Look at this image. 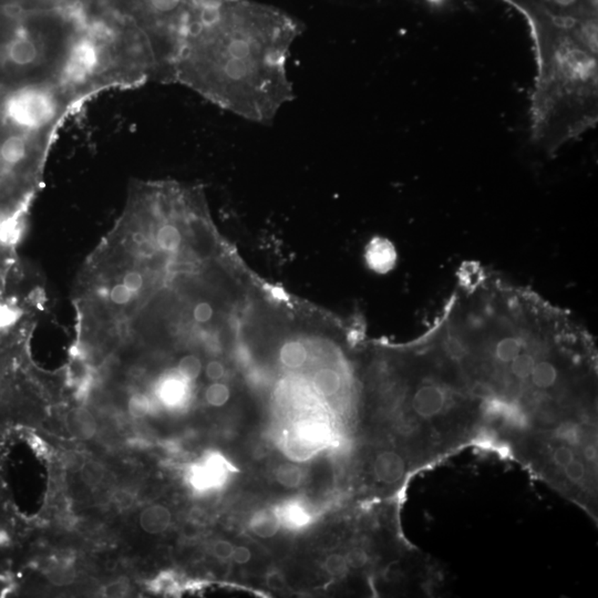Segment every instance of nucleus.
Instances as JSON below:
<instances>
[{"instance_id": "nucleus-1", "label": "nucleus", "mask_w": 598, "mask_h": 598, "mask_svg": "<svg viewBox=\"0 0 598 598\" xmlns=\"http://www.w3.org/2000/svg\"><path fill=\"white\" fill-rule=\"evenodd\" d=\"M300 26L250 0H203L171 68L178 83L255 123H271L293 100L287 71Z\"/></svg>"}, {"instance_id": "nucleus-2", "label": "nucleus", "mask_w": 598, "mask_h": 598, "mask_svg": "<svg viewBox=\"0 0 598 598\" xmlns=\"http://www.w3.org/2000/svg\"><path fill=\"white\" fill-rule=\"evenodd\" d=\"M409 460L396 450H382L374 456L372 473L382 484L395 487L403 482L409 472Z\"/></svg>"}, {"instance_id": "nucleus-3", "label": "nucleus", "mask_w": 598, "mask_h": 598, "mask_svg": "<svg viewBox=\"0 0 598 598\" xmlns=\"http://www.w3.org/2000/svg\"><path fill=\"white\" fill-rule=\"evenodd\" d=\"M68 431L75 438L89 440L98 430L96 419L85 408H75L70 411L66 420Z\"/></svg>"}, {"instance_id": "nucleus-4", "label": "nucleus", "mask_w": 598, "mask_h": 598, "mask_svg": "<svg viewBox=\"0 0 598 598\" xmlns=\"http://www.w3.org/2000/svg\"><path fill=\"white\" fill-rule=\"evenodd\" d=\"M172 521V514L168 508L153 506L145 508L140 515V525L149 534H160L166 531Z\"/></svg>"}, {"instance_id": "nucleus-5", "label": "nucleus", "mask_w": 598, "mask_h": 598, "mask_svg": "<svg viewBox=\"0 0 598 598\" xmlns=\"http://www.w3.org/2000/svg\"><path fill=\"white\" fill-rule=\"evenodd\" d=\"M38 5L59 9H83V11H101L116 9L121 0H32Z\"/></svg>"}, {"instance_id": "nucleus-6", "label": "nucleus", "mask_w": 598, "mask_h": 598, "mask_svg": "<svg viewBox=\"0 0 598 598\" xmlns=\"http://www.w3.org/2000/svg\"><path fill=\"white\" fill-rule=\"evenodd\" d=\"M367 258L372 269L378 271H389L396 262V253L387 240H377L369 248Z\"/></svg>"}, {"instance_id": "nucleus-7", "label": "nucleus", "mask_w": 598, "mask_h": 598, "mask_svg": "<svg viewBox=\"0 0 598 598\" xmlns=\"http://www.w3.org/2000/svg\"><path fill=\"white\" fill-rule=\"evenodd\" d=\"M250 529L256 537L271 539L275 537L281 529V518L273 511H261L250 520Z\"/></svg>"}, {"instance_id": "nucleus-8", "label": "nucleus", "mask_w": 598, "mask_h": 598, "mask_svg": "<svg viewBox=\"0 0 598 598\" xmlns=\"http://www.w3.org/2000/svg\"><path fill=\"white\" fill-rule=\"evenodd\" d=\"M312 384L316 391L319 392L320 395L330 397L336 395L341 389V378L334 369L324 368L314 374Z\"/></svg>"}, {"instance_id": "nucleus-9", "label": "nucleus", "mask_w": 598, "mask_h": 598, "mask_svg": "<svg viewBox=\"0 0 598 598\" xmlns=\"http://www.w3.org/2000/svg\"><path fill=\"white\" fill-rule=\"evenodd\" d=\"M307 357L308 353L306 348L299 341H289L285 343L279 353L281 364L291 369L300 368L306 362Z\"/></svg>"}, {"instance_id": "nucleus-10", "label": "nucleus", "mask_w": 598, "mask_h": 598, "mask_svg": "<svg viewBox=\"0 0 598 598\" xmlns=\"http://www.w3.org/2000/svg\"><path fill=\"white\" fill-rule=\"evenodd\" d=\"M275 477H276L277 482L287 489H295L299 487L304 479L302 469L292 463L281 464L277 469Z\"/></svg>"}, {"instance_id": "nucleus-11", "label": "nucleus", "mask_w": 598, "mask_h": 598, "mask_svg": "<svg viewBox=\"0 0 598 598\" xmlns=\"http://www.w3.org/2000/svg\"><path fill=\"white\" fill-rule=\"evenodd\" d=\"M157 242L162 250H176L182 242V235L176 225L165 224L157 232Z\"/></svg>"}, {"instance_id": "nucleus-12", "label": "nucleus", "mask_w": 598, "mask_h": 598, "mask_svg": "<svg viewBox=\"0 0 598 598\" xmlns=\"http://www.w3.org/2000/svg\"><path fill=\"white\" fill-rule=\"evenodd\" d=\"M222 475V469L217 462H211L205 467L201 468L196 473L195 483L199 487H207L219 483V477Z\"/></svg>"}, {"instance_id": "nucleus-13", "label": "nucleus", "mask_w": 598, "mask_h": 598, "mask_svg": "<svg viewBox=\"0 0 598 598\" xmlns=\"http://www.w3.org/2000/svg\"><path fill=\"white\" fill-rule=\"evenodd\" d=\"M79 472L83 482L89 487H97L104 477V468L96 461L85 462Z\"/></svg>"}, {"instance_id": "nucleus-14", "label": "nucleus", "mask_w": 598, "mask_h": 598, "mask_svg": "<svg viewBox=\"0 0 598 598\" xmlns=\"http://www.w3.org/2000/svg\"><path fill=\"white\" fill-rule=\"evenodd\" d=\"M231 392L226 384H211L205 392V399L209 405L213 407H222L230 400Z\"/></svg>"}, {"instance_id": "nucleus-15", "label": "nucleus", "mask_w": 598, "mask_h": 598, "mask_svg": "<svg viewBox=\"0 0 598 598\" xmlns=\"http://www.w3.org/2000/svg\"><path fill=\"white\" fill-rule=\"evenodd\" d=\"M75 573L73 566L68 564L54 565L48 573V578L52 584L63 586L73 583Z\"/></svg>"}, {"instance_id": "nucleus-16", "label": "nucleus", "mask_w": 598, "mask_h": 598, "mask_svg": "<svg viewBox=\"0 0 598 598\" xmlns=\"http://www.w3.org/2000/svg\"><path fill=\"white\" fill-rule=\"evenodd\" d=\"M178 372L186 379L194 380L200 376L202 372V362L194 355H188L181 359L178 366Z\"/></svg>"}, {"instance_id": "nucleus-17", "label": "nucleus", "mask_w": 598, "mask_h": 598, "mask_svg": "<svg viewBox=\"0 0 598 598\" xmlns=\"http://www.w3.org/2000/svg\"><path fill=\"white\" fill-rule=\"evenodd\" d=\"M325 568L334 578H343L349 570L345 556L341 554L329 555L325 562Z\"/></svg>"}, {"instance_id": "nucleus-18", "label": "nucleus", "mask_w": 598, "mask_h": 598, "mask_svg": "<svg viewBox=\"0 0 598 598\" xmlns=\"http://www.w3.org/2000/svg\"><path fill=\"white\" fill-rule=\"evenodd\" d=\"M346 562L349 568L361 570L366 568L370 561V555L362 547H353L345 555Z\"/></svg>"}, {"instance_id": "nucleus-19", "label": "nucleus", "mask_w": 598, "mask_h": 598, "mask_svg": "<svg viewBox=\"0 0 598 598\" xmlns=\"http://www.w3.org/2000/svg\"><path fill=\"white\" fill-rule=\"evenodd\" d=\"M299 434L306 441H319L325 436V429L318 423H305L300 427Z\"/></svg>"}, {"instance_id": "nucleus-20", "label": "nucleus", "mask_w": 598, "mask_h": 598, "mask_svg": "<svg viewBox=\"0 0 598 598\" xmlns=\"http://www.w3.org/2000/svg\"><path fill=\"white\" fill-rule=\"evenodd\" d=\"M85 458L78 451H66L62 456V463L66 469L71 472H79L85 464Z\"/></svg>"}, {"instance_id": "nucleus-21", "label": "nucleus", "mask_w": 598, "mask_h": 598, "mask_svg": "<svg viewBox=\"0 0 598 598\" xmlns=\"http://www.w3.org/2000/svg\"><path fill=\"white\" fill-rule=\"evenodd\" d=\"M234 545L228 541H217L212 547V552L219 560H230L234 552Z\"/></svg>"}, {"instance_id": "nucleus-22", "label": "nucleus", "mask_w": 598, "mask_h": 598, "mask_svg": "<svg viewBox=\"0 0 598 598\" xmlns=\"http://www.w3.org/2000/svg\"><path fill=\"white\" fill-rule=\"evenodd\" d=\"M132 296H133V293L130 292L129 289L123 284L116 285L110 293L112 302L118 305L128 304L131 300Z\"/></svg>"}, {"instance_id": "nucleus-23", "label": "nucleus", "mask_w": 598, "mask_h": 598, "mask_svg": "<svg viewBox=\"0 0 598 598\" xmlns=\"http://www.w3.org/2000/svg\"><path fill=\"white\" fill-rule=\"evenodd\" d=\"M122 284L129 289L130 292L135 293L141 291L143 287V277L141 274L138 271H128L126 276L123 277V283Z\"/></svg>"}, {"instance_id": "nucleus-24", "label": "nucleus", "mask_w": 598, "mask_h": 598, "mask_svg": "<svg viewBox=\"0 0 598 598\" xmlns=\"http://www.w3.org/2000/svg\"><path fill=\"white\" fill-rule=\"evenodd\" d=\"M129 591V583L126 580H119L106 586V596L108 597H122Z\"/></svg>"}, {"instance_id": "nucleus-25", "label": "nucleus", "mask_w": 598, "mask_h": 598, "mask_svg": "<svg viewBox=\"0 0 598 598\" xmlns=\"http://www.w3.org/2000/svg\"><path fill=\"white\" fill-rule=\"evenodd\" d=\"M129 411L135 418H141L147 413V403L142 397L135 396L129 403Z\"/></svg>"}, {"instance_id": "nucleus-26", "label": "nucleus", "mask_w": 598, "mask_h": 598, "mask_svg": "<svg viewBox=\"0 0 598 598\" xmlns=\"http://www.w3.org/2000/svg\"><path fill=\"white\" fill-rule=\"evenodd\" d=\"M193 316L196 322L204 324L213 317V308L209 303H200L199 305H196Z\"/></svg>"}, {"instance_id": "nucleus-27", "label": "nucleus", "mask_w": 598, "mask_h": 598, "mask_svg": "<svg viewBox=\"0 0 598 598\" xmlns=\"http://www.w3.org/2000/svg\"><path fill=\"white\" fill-rule=\"evenodd\" d=\"M285 518H286L287 521L291 522L294 525H300V524H304L307 521L306 513L298 506H289L286 510V513H285Z\"/></svg>"}, {"instance_id": "nucleus-28", "label": "nucleus", "mask_w": 598, "mask_h": 598, "mask_svg": "<svg viewBox=\"0 0 598 598\" xmlns=\"http://www.w3.org/2000/svg\"><path fill=\"white\" fill-rule=\"evenodd\" d=\"M266 584L274 591H283L286 587V580H285L284 576L279 572L269 573L267 578H266Z\"/></svg>"}, {"instance_id": "nucleus-29", "label": "nucleus", "mask_w": 598, "mask_h": 598, "mask_svg": "<svg viewBox=\"0 0 598 598\" xmlns=\"http://www.w3.org/2000/svg\"><path fill=\"white\" fill-rule=\"evenodd\" d=\"M225 374L224 366L219 361H211L207 366V376L213 382L222 379Z\"/></svg>"}, {"instance_id": "nucleus-30", "label": "nucleus", "mask_w": 598, "mask_h": 598, "mask_svg": "<svg viewBox=\"0 0 598 598\" xmlns=\"http://www.w3.org/2000/svg\"><path fill=\"white\" fill-rule=\"evenodd\" d=\"M232 559L234 560L235 563L244 565L246 564V563L250 562V559H252V553H250V549H248L246 547H235Z\"/></svg>"}, {"instance_id": "nucleus-31", "label": "nucleus", "mask_w": 598, "mask_h": 598, "mask_svg": "<svg viewBox=\"0 0 598 598\" xmlns=\"http://www.w3.org/2000/svg\"><path fill=\"white\" fill-rule=\"evenodd\" d=\"M78 13H79V11H78ZM89 15H90V13H89ZM93 16H94V15H93ZM97 17H98V16H94V19H96ZM94 19H93V20H94ZM91 25H92V23H91ZM91 25H90V27H91ZM89 29H90V28H89ZM89 29H88V31H89ZM88 31H87V34H88ZM87 34H85V36H87ZM85 39H83V42H85ZM83 44H81V47H83ZM81 47H80V49H81ZM80 49H79V52H80ZM79 52H78V57H79ZM77 78H78V89H79V94H80L81 100H83V104H85V98H83V93H81L80 83H79V75H78V58H77Z\"/></svg>"}]
</instances>
